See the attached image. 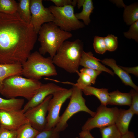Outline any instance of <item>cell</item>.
<instances>
[{
  "instance_id": "1",
  "label": "cell",
  "mask_w": 138,
  "mask_h": 138,
  "mask_svg": "<svg viewBox=\"0 0 138 138\" xmlns=\"http://www.w3.org/2000/svg\"><path fill=\"white\" fill-rule=\"evenodd\" d=\"M38 34L16 12L0 13V64H21L31 53Z\"/></svg>"
},
{
  "instance_id": "2",
  "label": "cell",
  "mask_w": 138,
  "mask_h": 138,
  "mask_svg": "<svg viewBox=\"0 0 138 138\" xmlns=\"http://www.w3.org/2000/svg\"><path fill=\"white\" fill-rule=\"evenodd\" d=\"M83 50V42L79 39L65 41L58 49L52 60L53 64L70 73L78 71Z\"/></svg>"
},
{
  "instance_id": "3",
  "label": "cell",
  "mask_w": 138,
  "mask_h": 138,
  "mask_svg": "<svg viewBox=\"0 0 138 138\" xmlns=\"http://www.w3.org/2000/svg\"><path fill=\"white\" fill-rule=\"evenodd\" d=\"M42 84L38 80L23 77L19 75H13L4 80L0 94L7 99L20 97L28 101Z\"/></svg>"
},
{
  "instance_id": "4",
  "label": "cell",
  "mask_w": 138,
  "mask_h": 138,
  "mask_svg": "<svg viewBox=\"0 0 138 138\" xmlns=\"http://www.w3.org/2000/svg\"><path fill=\"white\" fill-rule=\"evenodd\" d=\"M38 34L40 45L39 52L42 55L48 53L52 59L63 43L72 36L70 32L62 30L53 22L43 24Z\"/></svg>"
},
{
  "instance_id": "5",
  "label": "cell",
  "mask_w": 138,
  "mask_h": 138,
  "mask_svg": "<svg viewBox=\"0 0 138 138\" xmlns=\"http://www.w3.org/2000/svg\"><path fill=\"white\" fill-rule=\"evenodd\" d=\"M22 65L21 75L27 78L39 80L43 76L57 75L52 59L44 57L37 51L31 53Z\"/></svg>"
},
{
  "instance_id": "6",
  "label": "cell",
  "mask_w": 138,
  "mask_h": 138,
  "mask_svg": "<svg viewBox=\"0 0 138 138\" xmlns=\"http://www.w3.org/2000/svg\"><path fill=\"white\" fill-rule=\"evenodd\" d=\"M72 92L68 105L62 114L60 116L59 121L55 127L59 132L64 130L67 127V122L74 114L80 111L87 112L93 117L96 112L90 110L86 105V100L82 96V90L73 86Z\"/></svg>"
},
{
  "instance_id": "7",
  "label": "cell",
  "mask_w": 138,
  "mask_h": 138,
  "mask_svg": "<svg viewBox=\"0 0 138 138\" xmlns=\"http://www.w3.org/2000/svg\"><path fill=\"white\" fill-rule=\"evenodd\" d=\"M74 7L71 5L63 7L51 5L49 7L53 14V22L62 30L69 32L84 27L85 25L76 18L74 11Z\"/></svg>"
},
{
  "instance_id": "8",
  "label": "cell",
  "mask_w": 138,
  "mask_h": 138,
  "mask_svg": "<svg viewBox=\"0 0 138 138\" xmlns=\"http://www.w3.org/2000/svg\"><path fill=\"white\" fill-rule=\"evenodd\" d=\"M117 107L109 108L101 105L95 115L88 119L82 127V130L90 131L95 128H99L115 124L119 112Z\"/></svg>"
},
{
  "instance_id": "9",
  "label": "cell",
  "mask_w": 138,
  "mask_h": 138,
  "mask_svg": "<svg viewBox=\"0 0 138 138\" xmlns=\"http://www.w3.org/2000/svg\"><path fill=\"white\" fill-rule=\"evenodd\" d=\"M72 92V88L65 89L54 93L48 107L47 116V124L45 129L54 127L58 123L61 108L64 103L70 98Z\"/></svg>"
},
{
  "instance_id": "10",
  "label": "cell",
  "mask_w": 138,
  "mask_h": 138,
  "mask_svg": "<svg viewBox=\"0 0 138 138\" xmlns=\"http://www.w3.org/2000/svg\"><path fill=\"white\" fill-rule=\"evenodd\" d=\"M52 97V95L48 96L42 102L24 113L29 124L39 132L45 129L48 106Z\"/></svg>"
},
{
  "instance_id": "11",
  "label": "cell",
  "mask_w": 138,
  "mask_h": 138,
  "mask_svg": "<svg viewBox=\"0 0 138 138\" xmlns=\"http://www.w3.org/2000/svg\"><path fill=\"white\" fill-rule=\"evenodd\" d=\"M30 7V24L38 34L42 25L45 23L53 22L54 17L48 8L44 6L42 0H31Z\"/></svg>"
},
{
  "instance_id": "12",
  "label": "cell",
  "mask_w": 138,
  "mask_h": 138,
  "mask_svg": "<svg viewBox=\"0 0 138 138\" xmlns=\"http://www.w3.org/2000/svg\"><path fill=\"white\" fill-rule=\"evenodd\" d=\"M29 123L22 109L11 111L0 110V128L16 130Z\"/></svg>"
},
{
  "instance_id": "13",
  "label": "cell",
  "mask_w": 138,
  "mask_h": 138,
  "mask_svg": "<svg viewBox=\"0 0 138 138\" xmlns=\"http://www.w3.org/2000/svg\"><path fill=\"white\" fill-rule=\"evenodd\" d=\"M65 88L53 83L42 84L32 98L24 106L22 109L24 113L29 109L42 102L48 96Z\"/></svg>"
},
{
  "instance_id": "14",
  "label": "cell",
  "mask_w": 138,
  "mask_h": 138,
  "mask_svg": "<svg viewBox=\"0 0 138 138\" xmlns=\"http://www.w3.org/2000/svg\"><path fill=\"white\" fill-rule=\"evenodd\" d=\"M100 61L101 60L94 57L92 52H86L84 51L80 59V65L84 68L105 72L113 76L114 73L113 72L100 63Z\"/></svg>"
},
{
  "instance_id": "15",
  "label": "cell",
  "mask_w": 138,
  "mask_h": 138,
  "mask_svg": "<svg viewBox=\"0 0 138 138\" xmlns=\"http://www.w3.org/2000/svg\"><path fill=\"white\" fill-rule=\"evenodd\" d=\"M100 61L111 67L114 74L118 76L125 85L130 86L136 91H138V87L133 82L131 76L120 66L117 65L115 60L112 58H105L101 60Z\"/></svg>"
},
{
  "instance_id": "16",
  "label": "cell",
  "mask_w": 138,
  "mask_h": 138,
  "mask_svg": "<svg viewBox=\"0 0 138 138\" xmlns=\"http://www.w3.org/2000/svg\"><path fill=\"white\" fill-rule=\"evenodd\" d=\"M134 115L129 108L127 110L119 109L115 124L122 135L129 131V124Z\"/></svg>"
},
{
  "instance_id": "17",
  "label": "cell",
  "mask_w": 138,
  "mask_h": 138,
  "mask_svg": "<svg viewBox=\"0 0 138 138\" xmlns=\"http://www.w3.org/2000/svg\"><path fill=\"white\" fill-rule=\"evenodd\" d=\"M22 64L17 63L10 64H0V94L5 79L10 76L16 75H21Z\"/></svg>"
},
{
  "instance_id": "18",
  "label": "cell",
  "mask_w": 138,
  "mask_h": 138,
  "mask_svg": "<svg viewBox=\"0 0 138 138\" xmlns=\"http://www.w3.org/2000/svg\"><path fill=\"white\" fill-rule=\"evenodd\" d=\"M81 89L86 95H93L95 96L99 100L101 105L106 106L108 104L109 96L108 89L98 88L90 85Z\"/></svg>"
},
{
  "instance_id": "19",
  "label": "cell",
  "mask_w": 138,
  "mask_h": 138,
  "mask_svg": "<svg viewBox=\"0 0 138 138\" xmlns=\"http://www.w3.org/2000/svg\"><path fill=\"white\" fill-rule=\"evenodd\" d=\"M108 104L130 106L132 101L131 93H122L118 90L109 93Z\"/></svg>"
},
{
  "instance_id": "20",
  "label": "cell",
  "mask_w": 138,
  "mask_h": 138,
  "mask_svg": "<svg viewBox=\"0 0 138 138\" xmlns=\"http://www.w3.org/2000/svg\"><path fill=\"white\" fill-rule=\"evenodd\" d=\"M22 98L4 99L0 97V110L11 111L19 110L24 103Z\"/></svg>"
},
{
  "instance_id": "21",
  "label": "cell",
  "mask_w": 138,
  "mask_h": 138,
  "mask_svg": "<svg viewBox=\"0 0 138 138\" xmlns=\"http://www.w3.org/2000/svg\"><path fill=\"white\" fill-rule=\"evenodd\" d=\"M82 6L83 9L82 11L75 14V15L78 19L82 20L84 25H88L91 22L90 16L94 8L92 1L85 0Z\"/></svg>"
},
{
  "instance_id": "22",
  "label": "cell",
  "mask_w": 138,
  "mask_h": 138,
  "mask_svg": "<svg viewBox=\"0 0 138 138\" xmlns=\"http://www.w3.org/2000/svg\"><path fill=\"white\" fill-rule=\"evenodd\" d=\"M124 10L123 13L124 20L128 25L138 20V5L137 3L128 6H123Z\"/></svg>"
},
{
  "instance_id": "23",
  "label": "cell",
  "mask_w": 138,
  "mask_h": 138,
  "mask_svg": "<svg viewBox=\"0 0 138 138\" xmlns=\"http://www.w3.org/2000/svg\"><path fill=\"white\" fill-rule=\"evenodd\" d=\"M30 0H20L18 3L17 12L25 22L30 24L31 14L30 10Z\"/></svg>"
},
{
  "instance_id": "24",
  "label": "cell",
  "mask_w": 138,
  "mask_h": 138,
  "mask_svg": "<svg viewBox=\"0 0 138 138\" xmlns=\"http://www.w3.org/2000/svg\"><path fill=\"white\" fill-rule=\"evenodd\" d=\"M79 76L76 83L68 81L62 82L51 79L50 80L56 82L61 83L63 84H67L75 86L81 89L87 86L91 85L92 81L91 77L86 74L79 72V71L76 73Z\"/></svg>"
},
{
  "instance_id": "25",
  "label": "cell",
  "mask_w": 138,
  "mask_h": 138,
  "mask_svg": "<svg viewBox=\"0 0 138 138\" xmlns=\"http://www.w3.org/2000/svg\"><path fill=\"white\" fill-rule=\"evenodd\" d=\"M18 131L16 138H34L39 132L29 123L23 125Z\"/></svg>"
},
{
  "instance_id": "26",
  "label": "cell",
  "mask_w": 138,
  "mask_h": 138,
  "mask_svg": "<svg viewBox=\"0 0 138 138\" xmlns=\"http://www.w3.org/2000/svg\"><path fill=\"white\" fill-rule=\"evenodd\" d=\"M18 3L14 0H0V12L12 14L17 12Z\"/></svg>"
},
{
  "instance_id": "27",
  "label": "cell",
  "mask_w": 138,
  "mask_h": 138,
  "mask_svg": "<svg viewBox=\"0 0 138 138\" xmlns=\"http://www.w3.org/2000/svg\"><path fill=\"white\" fill-rule=\"evenodd\" d=\"M102 138H121L122 134L115 124L99 128Z\"/></svg>"
},
{
  "instance_id": "28",
  "label": "cell",
  "mask_w": 138,
  "mask_h": 138,
  "mask_svg": "<svg viewBox=\"0 0 138 138\" xmlns=\"http://www.w3.org/2000/svg\"><path fill=\"white\" fill-rule=\"evenodd\" d=\"M93 45L95 52L97 53L103 54L107 51L104 37L98 36H95Z\"/></svg>"
},
{
  "instance_id": "29",
  "label": "cell",
  "mask_w": 138,
  "mask_h": 138,
  "mask_svg": "<svg viewBox=\"0 0 138 138\" xmlns=\"http://www.w3.org/2000/svg\"><path fill=\"white\" fill-rule=\"evenodd\" d=\"M60 132L55 127L49 129H44L39 132L34 138H59Z\"/></svg>"
},
{
  "instance_id": "30",
  "label": "cell",
  "mask_w": 138,
  "mask_h": 138,
  "mask_svg": "<svg viewBox=\"0 0 138 138\" xmlns=\"http://www.w3.org/2000/svg\"><path fill=\"white\" fill-rule=\"evenodd\" d=\"M107 50L110 51L115 50L118 46L117 37L112 34H109L104 37Z\"/></svg>"
},
{
  "instance_id": "31",
  "label": "cell",
  "mask_w": 138,
  "mask_h": 138,
  "mask_svg": "<svg viewBox=\"0 0 138 138\" xmlns=\"http://www.w3.org/2000/svg\"><path fill=\"white\" fill-rule=\"evenodd\" d=\"M129 30L124 33V36L127 38L132 39L138 41V20L131 24Z\"/></svg>"
},
{
  "instance_id": "32",
  "label": "cell",
  "mask_w": 138,
  "mask_h": 138,
  "mask_svg": "<svg viewBox=\"0 0 138 138\" xmlns=\"http://www.w3.org/2000/svg\"><path fill=\"white\" fill-rule=\"evenodd\" d=\"M130 92L132 96V101L129 109L134 114H138V93L134 89H132Z\"/></svg>"
},
{
  "instance_id": "33",
  "label": "cell",
  "mask_w": 138,
  "mask_h": 138,
  "mask_svg": "<svg viewBox=\"0 0 138 138\" xmlns=\"http://www.w3.org/2000/svg\"><path fill=\"white\" fill-rule=\"evenodd\" d=\"M80 72L84 73L88 75L91 77L92 84H95L97 76L102 72L101 71L95 70L92 69L84 68L80 70Z\"/></svg>"
},
{
  "instance_id": "34",
  "label": "cell",
  "mask_w": 138,
  "mask_h": 138,
  "mask_svg": "<svg viewBox=\"0 0 138 138\" xmlns=\"http://www.w3.org/2000/svg\"><path fill=\"white\" fill-rule=\"evenodd\" d=\"M18 130L12 131L0 128V138H16Z\"/></svg>"
},
{
  "instance_id": "35",
  "label": "cell",
  "mask_w": 138,
  "mask_h": 138,
  "mask_svg": "<svg viewBox=\"0 0 138 138\" xmlns=\"http://www.w3.org/2000/svg\"><path fill=\"white\" fill-rule=\"evenodd\" d=\"M55 5V6L60 7L67 5H71L74 7L77 4V0H50Z\"/></svg>"
},
{
  "instance_id": "36",
  "label": "cell",
  "mask_w": 138,
  "mask_h": 138,
  "mask_svg": "<svg viewBox=\"0 0 138 138\" xmlns=\"http://www.w3.org/2000/svg\"><path fill=\"white\" fill-rule=\"evenodd\" d=\"M120 67L128 73H131L136 76H138V66L131 67H128L120 66Z\"/></svg>"
},
{
  "instance_id": "37",
  "label": "cell",
  "mask_w": 138,
  "mask_h": 138,
  "mask_svg": "<svg viewBox=\"0 0 138 138\" xmlns=\"http://www.w3.org/2000/svg\"><path fill=\"white\" fill-rule=\"evenodd\" d=\"M79 135L80 138H94L89 131L82 130Z\"/></svg>"
},
{
  "instance_id": "38",
  "label": "cell",
  "mask_w": 138,
  "mask_h": 138,
  "mask_svg": "<svg viewBox=\"0 0 138 138\" xmlns=\"http://www.w3.org/2000/svg\"><path fill=\"white\" fill-rule=\"evenodd\" d=\"M121 138H136L134 133L128 131L122 135Z\"/></svg>"
},
{
  "instance_id": "39",
  "label": "cell",
  "mask_w": 138,
  "mask_h": 138,
  "mask_svg": "<svg viewBox=\"0 0 138 138\" xmlns=\"http://www.w3.org/2000/svg\"><path fill=\"white\" fill-rule=\"evenodd\" d=\"M85 0H77V4L78 9L80 8L84 3Z\"/></svg>"
},
{
  "instance_id": "40",
  "label": "cell",
  "mask_w": 138,
  "mask_h": 138,
  "mask_svg": "<svg viewBox=\"0 0 138 138\" xmlns=\"http://www.w3.org/2000/svg\"></svg>"
}]
</instances>
